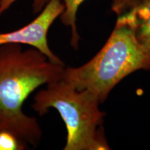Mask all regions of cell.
Listing matches in <instances>:
<instances>
[{
    "mask_svg": "<svg viewBox=\"0 0 150 150\" xmlns=\"http://www.w3.org/2000/svg\"><path fill=\"white\" fill-rule=\"evenodd\" d=\"M64 70V64L33 47L0 46V131L11 133L25 147H36L42 130L36 118L23 112V104L38 88L62 79Z\"/></svg>",
    "mask_w": 150,
    "mask_h": 150,
    "instance_id": "1",
    "label": "cell"
},
{
    "mask_svg": "<svg viewBox=\"0 0 150 150\" xmlns=\"http://www.w3.org/2000/svg\"><path fill=\"white\" fill-rule=\"evenodd\" d=\"M140 70H150V54L126 24L116 20L100 51L83 65L65 68L62 79L78 91L91 92L103 103L120 81Z\"/></svg>",
    "mask_w": 150,
    "mask_h": 150,
    "instance_id": "2",
    "label": "cell"
},
{
    "mask_svg": "<svg viewBox=\"0 0 150 150\" xmlns=\"http://www.w3.org/2000/svg\"><path fill=\"white\" fill-rule=\"evenodd\" d=\"M100 104L94 94L78 91L61 79L38 92L31 106L39 115L52 108L58 110L67 132L64 150H107Z\"/></svg>",
    "mask_w": 150,
    "mask_h": 150,
    "instance_id": "3",
    "label": "cell"
},
{
    "mask_svg": "<svg viewBox=\"0 0 150 150\" xmlns=\"http://www.w3.org/2000/svg\"><path fill=\"white\" fill-rule=\"evenodd\" d=\"M65 11L61 0H50L35 20L16 31L0 33V46L6 44L27 45L40 50L52 61L64 64L50 50L47 42L49 29Z\"/></svg>",
    "mask_w": 150,
    "mask_h": 150,
    "instance_id": "4",
    "label": "cell"
},
{
    "mask_svg": "<svg viewBox=\"0 0 150 150\" xmlns=\"http://www.w3.org/2000/svg\"><path fill=\"white\" fill-rule=\"evenodd\" d=\"M111 9L150 54V0H112Z\"/></svg>",
    "mask_w": 150,
    "mask_h": 150,
    "instance_id": "5",
    "label": "cell"
},
{
    "mask_svg": "<svg viewBox=\"0 0 150 150\" xmlns=\"http://www.w3.org/2000/svg\"><path fill=\"white\" fill-rule=\"evenodd\" d=\"M85 0H63L65 11L61 15L62 23L66 27H70L72 31L71 45L74 49H78L79 35L76 27V13L80 5Z\"/></svg>",
    "mask_w": 150,
    "mask_h": 150,
    "instance_id": "6",
    "label": "cell"
},
{
    "mask_svg": "<svg viewBox=\"0 0 150 150\" xmlns=\"http://www.w3.org/2000/svg\"><path fill=\"white\" fill-rule=\"evenodd\" d=\"M26 147L14 135L6 131H0V150H22Z\"/></svg>",
    "mask_w": 150,
    "mask_h": 150,
    "instance_id": "7",
    "label": "cell"
},
{
    "mask_svg": "<svg viewBox=\"0 0 150 150\" xmlns=\"http://www.w3.org/2000/svg\"><path fill=\"white\" fill-rule=\"evenodd\" d=\"M18 0H0V16ZM50 0H33L32 8L34 13H40Z\"/></svg>",
    "mask_w": 150,
    "mask_h": 150,
    "instance_id": "8",
    "label": "cell"
}]
</instances>
